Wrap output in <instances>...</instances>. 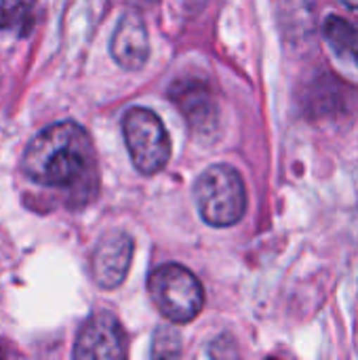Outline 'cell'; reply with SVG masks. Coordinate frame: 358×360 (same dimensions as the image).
Returning <instances> with one entry per match:
<instances>
[{
  "label": "cell",
  "instance_id": "cell-11",
  "mask_svg": "<svg viewBox=\"0 0 358 360\" xmlns=\"http://www.w3.org/2000/svg\"><path fill=\"white\" fill-rule=\"evenodd\" d=\"M27 11H30V4L0 2V27H13V25H17Z\"/></svg>",
  "mask_w": 358,
  "mask_h": 360
},
{
  "label": "cell",
  "instance_id": "cell-1",
  "mask_svg": "<svg viewBox=\"0 0 358 360\" xmlns=\"http://www.w3.org/2000/svg\"><path fill=\"white\" fill-rule=\"evenodd\" d=\"M23 173L38 186L89 200L97 192V156L91 135L72 120L42 129L25 148Z\"/></svg>",
  "mask_w": 358,
  "mask_h": 360
},
{
  "label": "cell",
  "instance_id": "cell-10",
  "mask_svg": "<svg viewBox=\"0 0 358 360\" xmlns=\"http://www.w3.org/2000/svg\"><path fill=\"white\" fill-rule=\"evenodd\" d=\"M181 359V335L171 325H160L152 335L150 360Z\"/></svg>",
  "mask_w": 358,
  "mask_h": 360
},
{
  "label": "cell",
  "instance_id": "cell-4",
  "mask_svg": "<svg viewBox=\"0 0 358 360\" xmlns=\"http://www.w3.org/2000/svg\"><path fill=\"white\" fill-rule=\"evenodd\" d=\"M122 133L133 167L143 175L162 171L171 158V141L160 118L146 108H131L122 118Z\"/></svg>",
  "mask_w": 358,
  "mask_h": 360
},
{
  "label": "cell",
  "instance_id": "cell-8",
  "mask_svg": "<svg viewBox=\"0 0 358 360\" xmlns=\"http://www.w3.org/2000/svg\"><path fill=\"white\" fill-rule=\"evenodd\" d=\"M173 99L196 133H211L217 122V105L203 82H177L173 86Z\"/></svg>",
  "mask_w": 358,
  "mask_h": 360
},
{
  "label": "cell",
  "instance_id": "cell-7",
  "mask_svg": "<svg viewBox=\"0 0 358 360\" xmlns=\"http://www.w3.org/2000/svg\"><path fill=\"white\" fill-rule=\"evenodd\" d=\"M114 61L124 70H139L150 55V40L143 19L137 13H127L112 36L110 44Z\"/></svg>",
  "mask_w": 358,
  "mask_h": 360
},
{
  "label": "cell",
  "instance_id": "cell-3",
  "mask_svg": "<svg viewBox=\"0 0 358 360\" xmlns=\"http://www.w3.org/2000/svg\"><path fill=\"white\" fill-rule=\"evenodd\" d=\"M148 291L156 310L171 323L194 321L205 306V291L198 278L179 264H165L148 278Z\"/></svg>",
  "mask_w": 358,
  "mask_h": 360
},
{
  "label": "cell",
  "instance_id": "cell-5",
  "mask_svg": "<svg viewBox=\"0 0 358 360\" xmlns=\"http://www.w3.org/2000/svg\"><path fill=\"white\" fill-rule=\"evenodd\" d=\"M127 333L116 316L108 312L91 316L74 344V360H127Z\"/></svg>",
  "mask_w": 358,
  "mask_h": 360
},
{
  "label": "cell",
  "instance_id": "cell-13",
  "mask_svg": "<svg viewBox=\"0 0 358 360\" xmlns=\"http://www.w3.org/2000/svg\"><path fill=\"white\" fill-rule=\"evenodd\" d=\"M268 360H274V359H268Z\"/></svg>",
  "mask_w": 358,
  "mask_h": 360
},
{
  "label": "cell",
  "instance_id": "cell-6",
  "mask_svg": "<svg viewBox=\"0 0 358 360\" xmlns=\"http://www.w3.org/2000/svg\"><path fill=\"white\" fill-rule=\"evenodd\" d=\"M135 243L127 232H110L101 236L91 257V274L97 287L116 289L129 274Z\"/></svg>",
  "mask_w": 358,
  "mask_h": 360
},
{
  "label": "cell",
  "instance_id": "cell-12",
  "mask_svg": "<svg viewBox=\"0 0 358 360\" xmlns=\"http://www.w3.org/2000/svg\"><path fill=\"white\" fill-rule=\"evenodd\" d=\"M0 360H4V354H2V350H0Z\"/></svg>",
  "mask_w": 358,
  "mask_h": 360
},
{
  "label": "cell",
  "instance_id": "cell-9",
  "mask_svg": "<svg viewBox=\"0 0 358 360\" xmlns=\"http://www.w3.org/2000/svg\"><path fill=\"white\" fill-rule=\"evenodd\" d=\"M323 34L338 55L358 65V21L342 15H329L323 23Z\"/></svg>",
  "mask_w": 358,
  "mask_h": 360
},
{
  "label": "cell",
  "instance_id": "cell-2",
  "mask_svg": "<svg viewBox=\"0 0 358 360\" xmlns=\"http://www.w3.org/2000/svg\"><path fill=\"white\" fill-rule=\"evenodd\" d=\"M194 202L200 217L213 228H230L238 224L247 211L243 177L230 165L209 167L194 184Z\"/></svg>",
  "mask_w": 358,
  "mask_h": 360
}]
</instances>
